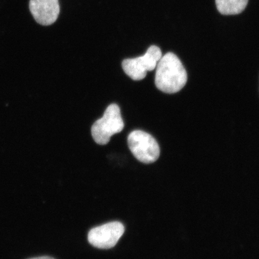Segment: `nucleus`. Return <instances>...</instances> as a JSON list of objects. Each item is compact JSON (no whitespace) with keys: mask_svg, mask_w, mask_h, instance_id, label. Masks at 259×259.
Returning <instances> with one entry per match:
<instances>
[{"mask_svg":"<svg viewBox=\"0 0 259 259\" xmlns=\"http://www.w3.org/2000/svg\"><path fill=\"white\" fill-rule=\"evenodd\" d=\"M156 69L155 84L163 93H178L187 83V71L182 61L173 53L162 56Z\"/></svg>","mask_w":259,"mask_h":259,"instance_id":"f257e3e1","label":"nucleus"},{"mask_svg":"<svg viewBox=\"0 0 259 259\" xmlns=\"http://www.w3.org/2000/svg\"><path fill=\"white\" fill-rule=\"evenodd\" d=\"M123 128L120 107L116 104H112L107 107L103 117L94 123L92 136L97 144L106 145L113 135L119 134Z\"/></svg>","mask_w":259,"mask_h":259,"instance_id":"f03ea898","label":"nucleus"},{"mask_svg":"<svg viewBox=\"0 0 259 259\" xmlns=\"http://www.w3.org/2000/svg\"><path fill=\"white\" fill-rule=\"evenodd\" d=\"M127 144L135 157L142 163H154L159 158L160 148L157 141L148 133L133 131L127 138Z\"/></svg>","mask_w":259,"mask_h":259,"instance_id":"7ed1b4c3","label":"nucleus"},{"mask_svg":"<svg viewBox=\"0 0 259 259\" xmlns=\"http://www.w3.org/2000/svg\"><path fill=\"white\" fill-rule=\"evenodd\" d=\"M161 57V49L156 46H151L148 48L144 56L125 59L122 61V69L131 79L140 81L146 77L147 71H153L156 69Z\"/></svg>","mask_w":259,"mask_h":259,"instance_id":"20e7f679","label":"nucleus"},{"mask_svg":"<svg viewBox=\"0 0 259 259\" xmlns=\"http://www.w3.org/2000/svg\"><path fill=\"white\" fill-rule=\"evenodd\" d=\"M125 232L120 222H111L93 228L88 234L90 244L101 249L113 248Z\"/></svg>","mask_w":259,"mask_h":259,"instance_id":"39448f33","label":"nucleus"},{"mask_svg":"<svg viewBox=\"0 0 259 259\" xmlns=\"http://www.w3.org/2000/svg\"><path fill=\"white\" fill-rule=\"evenodd\" d=\"M29 7L35 21L47 26L55 23L60 13L59 0H30Z\"/></svg>","mask_w":259,"mask_h":259,"instance_id":"423d86ee","label":"nucleus"},{"mask_svg":"<svg viewBox=\"0 0 259 259\" xmlns=\"http://www.w3.org/2000/svg\"><path fill=\"white\" fill-rule=\"evenodd\" d=\"M248 0H215L216 7L221 14L234 15L244 11Z\"/></svg>","mask_w":259,"mask_h":259,"instance_id":"0eeeda50","label":"nucleus"},{"mask_svg":"<svg viewBox=\"0 0 259 259\" xmlns=\"http://www.w3.org/2000/svg\"><path fill=\"white\" fill-rule=\"evenodd\" d=\"M30 259H54L51 258V257L49 256H41V257H37V258H32Z\"/></svg>","mask_w":259,"mask_h":259,"instance_id":"6e6552de","label":"nucleus"}]
</instances>
